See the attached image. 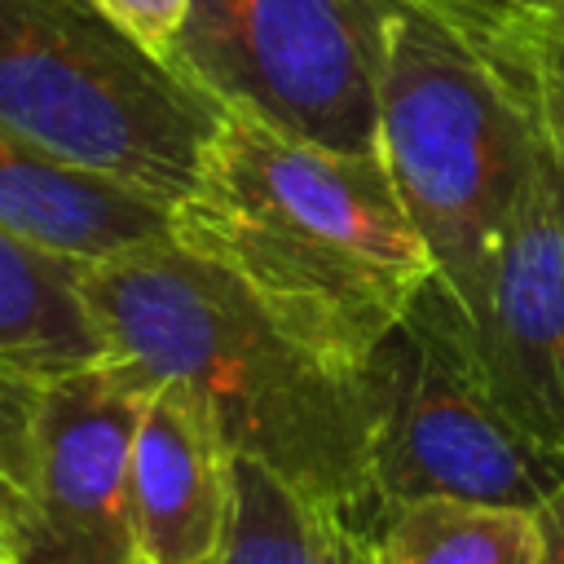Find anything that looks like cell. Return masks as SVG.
<instances>
[{
	"label": "cell",
	"mask_w": 564,
	"mask_h": 564,
	"mask_svg": "<svg viewBox=\"0 0 564 564\" xmlns=\"http://www.w3.org/2000/svg\"><path fill=\"white\" fill-rule=\"evenodd\" d=\"M357 383L370 419L375 524L427 498L533 511L564 480V454L494 401L467 317L441 278L370 348Z\"/></svg>",
	"instance_id": "5b68a950"
},
{
	"label": "cell",
	"mask_w": 564,
	"mask_h": 564,
	"mask_svg": "<svg viewBox=\"0 0 564 564\" xmlns=\"http://www.w3.org/2000/svg\"><path fill=\"white\" fill-rule=\"evenodd\" d=\"M238 502V454L207 401L159 379L132 436V538L137 564H220Z\"/></svg>",
	"instance_id": "ba28073f"
},
{
	"label": "cell",
	"mask_w": 564,
	"mask_h": 564,
	"mask_svg": "<svg viewBox=\"0 0 564 564\" xmlns=\"http://www.w3.org/2000/svg\"><path fill=\"white\" fill-rule=\"evenodd\" d=\"M388 0H189L167 66L220 110L370 154Z\"/></svg>",
	"instance_id": "8992f818"
},
{
	"label": "cell",
	"mask_w": 564,
	"mask_h": 564,
	"mask_svg": "<svg viewBox=\"0 0 564 564\" xmlns=\"http://www.w3.org/2000/svg\"><path fill=\"white\" fill-rule=\"evenodd\" d=\"M84 295L106 357L150 383H189L238 458L370 538V419L352 370L291 339L234 278L172 238L88 264Z\"/></svg>",
	"instance_id": "7a4b0ae2"
},
{
	"label": "cell",
	"mask_w": 564,
	"mask_h": 564,
	"mask_svg": "<svg viewBox=\"0 0 564 564\" xmlns=\"http://www.w3.org/2000/svg\"><path fill=\"white\" fill-rule=\"evenodd\" d=\"M150 388L115 357L44 379L35 480L0 533V564H137L132 436Z\"/></svg>",
	"instance_id": "52a82bcc"
},
{
	"label": "cell",
	"mask_w": 564,
	"mask_h": 564,
	"mask_svg": "<svg viewBox=\"0 0 564 564\" xmlns=\"http://www.w3.org/2000/svg\"><path fill=\"white\" fill-rule=\"evenodd\" d=\"M511 97L529 110L533 128L564 145V0L542 9L494 62Z\"/></svg>",
	"instance_id": "4fadbf2b"
},
{
	"label": "cell",
	"mask_w": 564,
	"mask_h": 564,
	"mask_svg": "<svg viewBox=\"0 0 564 564\" xmlns=\"http://www.w3.org/2000/svg\"><path fill=\"white\" fill-rule=\"evenodd\" d=\"M172 242L352 375L436 278L375 150H330L242 110H225L203 145L172 207Z\"/></svg>",
	"instance_id": "6da1fadb"
},
{
	"label": "cell",
	"mask_w": 564,
	"mask_h": 564,
	"mask_svg": "<svg viewBox=\"0 0 564 564\" xmlns=\"http://www.w3.org/2000/svg\"><path fill=\"white\" fill-rule=\"evenodd\" d=\"M220 564H379L370 538L260 463L238 458V502Z\"/></svg>",
	"instance_id": "8fae6325"
},
{
	"label": "cell",
	"mask_w": 564,
	"mask_h": 564,
	"mask_svg": "<svg viewBox=\"0 0 564 564\" xmlns=\"http://www.w3.org/2000/svg\"><path fill=\"white\" fill-rule=\"evenodd\" d=\"M0 229L79 264L172 238V207L0 128Z\"/></svg>",
	"instance_id": "9c48e42d"
},
{
	"label": "cell",
	"mask_w": 564,
	"mask_h": 564,
	"mask_svg": "<svg viewBox=\"0 0 564 564\" xmlns=\"http://www.w3.org/2000/svg\"><path fill=\"white\" fill-rule=\"evenodd\" d=\"M79 260L0 229V361L57 379L106 361L101 326L84 295Z\"/></svg>",
	"instance_id": "30bf717a"
},
{
	"label": "cell",
	"mask_w": 564,
	"mask_h": 564,
	"mask_svg": "<svg viewBox=\"0 0 564 564\" xmlns=\"http://www.w3.org/2000/svg\"><path fill=\"white\" fill-rule=\"evenodd\" d=\"M427 22H436L441 31L458 35L467 48H476L489 66L507 53V44L555 0H392Z\"/></svg>",
	"instance_id": "9a60e30c"
},
{
	"label": "cell",
	"mask_w": 564,
	"mask_h": 564,
	"mask_svg": "<svg viewBox=\"0 0 564 564\" xmlns=\"http://www.w3.org/2000/svg\"><path fill=\"white\" fill-rule=\"evenodd\" d=\"M44 379L0 361V533L18 520L35 480V427Z\"/></svg>",
	"instance_id": "5bb4252c"
},
{
	"label": "cell",
	"mask_w": 564,
	"mask_h": 564,
	"mask_svg": "<svg viewBox=\"0 0 564 564\" xmlns=\"http://www.w3.org/2000/svg\"><path fill=\"white\" fill-rule=\"evenodd\" d=\"M375 154L436 278L467 308L533 167L538 128L476 48L392 0L379 44Z\"/></svg>",
	"instance_id": "277c9868"
},
{
	"label": "cell",
	"mask_w": 564,
	"mask_h": 564,
	"mask_svg": "<svg viewBox=\"0 0 564 564\" xmlns=\"http://www.w3.org/2000/svg\"><path fill=\"white\" fill-rule=\"evenodd\" d=\"M97 13H106L123 35H132L145 53L163 57L172 53L185 18H189V0H93Z\"/></svg>",
	"instance_id": "2e32d148"
},
{
	"label": "cell",
	"mask_w": 564,
	"mask_h": 564,
	"mask_svg": "<svg viewBox=\"0 0 564 564\" xmlns=\"http://www.w3.org/2000/svg\"><path fill=\"white\" fill-rule=\"evenodd\" d=\"M220 106L93 0H0V128L176 207Z\"/></svg>",
	"instance_id": "3957f363"
},
{
	"label": "cell",
	"mask_w": 564,
	"mask_h": 564,
	"mask_svg": "<svg viewBox=\"0 0 564 564\" xmlns=\"http://www.w3.org/2000/svg\"><path fill=\"white\" fill-rule=\"evenodd\" d=\"M538 564H564V480L533 507Z\"/></svg>",
	"instance_id": "e0dca14e"
},
{
	"label": "cell",
	"mask_w": 564,
	"mask_h": 564,
	"mask_svg": "<svg viewBox=\"0 0 564 564\" xmlns=\"http://www.w3.org/2000/svg\"><path fill=\"white\" fill-rule=\"evenodd\" d=\"M370 546L379 564H538L533 511L454 498L392 507Z\"/></svg>",
	"instance_id": "7c38bea8"
}]
</instances>
